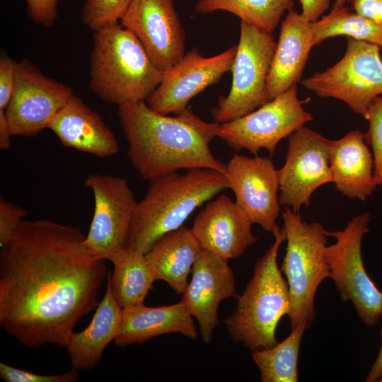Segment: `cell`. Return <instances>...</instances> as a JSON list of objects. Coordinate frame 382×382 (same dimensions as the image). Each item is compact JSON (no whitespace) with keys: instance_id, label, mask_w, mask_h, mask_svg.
I'll return each mask as SVG.
<instances>
[{"instance_id":"obj_8","label":"cell","mask_w":382,"mask_h":382,"mask_svg":"<svg viewBox=\"0 0 382 382\" xmlns=\"http://www.w3.org/2000/svg\"><path fill=\"white\" fill-rule=\"evenodd\" d=\"M368 212L349 221L343 230L328 231L336 242L326 246L324 255L337 290L344 301H351L362 320L369 327L382 317V292L368 275L361 255L362 238L369 231Z\"/></svg>"},{"instance_id":"obj_2","label":"cell","mask_w":382,"mask_h":382,"mask_svg":"<svg viewBox=\"0 0 382 382\" xmlns=\"http://www.w3.org/2000/svg\"><path fill=\"white\" fill-rule=\"evenodd\" d=\"M118 117L128 144L127 158L144 179L197 168L225 174L226 163L216 158L209 144L220 124L201 119L190 108L169 116L151 109L146 101L118 106Z\"/></svg>"},{"instance_id":"obj_21","label":"cell","mask_w":382,"mask_h":382,"mask_svg":"<svg viewBox=\"0 0 382 382\" xmlns=\"http://www.w3.org/2000/svg\"><path fill=\"white\" fill-rule=\"evenodd\" d=\"M328 161L332 183L349 198L365 200L378 186L374 156L359 130L337 140H328Z\"/></svg>"},{"instance_id":"obj_11","label":"cell","mask_w":382,"mask_h":382,"mask_svg":"<svg viewBox=\"0 0 382 382\" xmlns=\"http://www.w3.org/2000/svg\"><path fill=\"white\" fill-rule=\"evenodd\" d=\"M85 185L93 192L94 212L83 244L95 257L108 260L127 246L137 201L123 178L89 174Z\"/></svg>"},{"instance_id":"obj_26","label":"cell","mask_w":382,"mask_h":382,"mask_svg":"<svg viewBox=\"0 0 382 382\" xmlns=\"http://www.w3.org/2000/svg\"><path fill=\"white\" fill-rule=\"evenodd\" d=\"M293 0H198L195 11L202 14L228 12L241 21L272 33L284 14L293 10Z\"/></svg>"},{"instance_id":"obj_17","label":"cell","mask_w":382,"mask_h":382,"mask_svg":"<svg viewBox=\"0 0 382 382\" xmlns=\"http://www.w3.org/2000/svg\"><path fill=\"white\" fill-rule=\"evenodd\" d=\"M227 259L202 249L192 269V279L180 302L199 323L202 340L208 343L218 324L221 301L234 295L235 277Z\"/></svg>"},{"instance_id":"obj_5","label":"cell","mask_w":382,"mask_h":382,"mask_svg":"<svg viewBox=\"0 0 382 382\" xmlns=\"http://www.w3.org/2000/svg\"><path fill=\"white\" fill-rule=\"evenodd\" d=\"M274 237V243L255 263L245 289L237 296L235 311L224 320L231 338L252 351L277 343L278 323L291 308L288 284L277 261L279 247L286 240L284 229Z\"/></svg>"},{"instance_id":"obj_3","label":"cell","mask_w":382,"mask_h":382,"mask_svg":"<svg viewBox=\"0 0 382 382\" xmlns=\"http://www.w3.org/2000/svg\"><path fill=\"white\" fill-rule=\"evenodd\" d=\"M227 188L224 173L206 168L149 181L145 195L137 202L127 247L146 253L158 238L183 226L197 207Z\"/></svg>"},{"instance_id":"obj_14","label":"cell","mask_w":382,"mask_h":382,"mask_svg":"<svg viewBox=\"0 0 382 382\" xmlns=\"http://www.w3.org/2000/svg\"><path fill=\"white\" fill-rule=\"evenodd\" d=\"M225 175L236 204L250 221L273 236L280 232L277 224L281 212L279 181L272 161L257 154L253 157L235 154L226 163Z\"/></svg>"},{"instance_id":"obj_36","label":"cell","mask_w":382,"mask_h":382,"mask_svg":"<svg viewBox=\"0 0 382 382\" xmlns=\"http://www.w3.org/2000/svg\"><path fill=\"white\" fill-rule=\"evenodd\" d=\"M301 13L311 22L318 21L329 8L330 0H299Z\"/></svg>"},{"instance_id":"obj_20","label":"cell","mask_w":382,"mask_h":382,"mask_svg":"<svg viewBox=\"0 0 382 382\" xmlns=\"http://www.w3.org/2000/svg\"><path fill=\"white\" fill-rule=\"evenodd\" d=\"M47 128L66 147L98 157L117 153V140L101 117L74 96L49 123Z\"/></svg>"},{"instance_id":"obj_29","label":"cell","mask_w":382,"mask_h":382,"mask_svg":"<svg viewBox=\"0 0 382 382\" xmlns=\"http://www.w3.org/2000/svg\"><path fill=\"white\" fill-rule=\"evenodd\" d=\"M132 0H85L83 23L93 32L119 23Z\"/></svg>"},{"instance_id":"obj_24","label":"cell","mask_w":382,"mask_h":382,"mask_svg":"<svg viewBox=\"0 0 382 382\" xmlns=\"http://www.w3.org/2000/svg\"><path fill=\"white\" fill-rule=\"evenodd\" d=\"M201 250L191 228L183 226L158 238L144 255L156 280L182 294Z\"/></svg>"},{"instance_id":"obj_9","label":"cell","mask_w":382,"mask_h":382,"mask_svg":"<svg viewBox=\"0 0 382 382\" xmlns=\"http://www.w3.org/2000/svg\"><path fill=\"white\" fill-rule=\"evenodd\" d=\"M347 42L340 61L301 83L321 98L342 100L365 118L371 103L382 94L381 47L351 37Z\"/></svg>"},{"instance_id":"obj_39","label":"cell","mask_w":382,"mask_h":382,"mask_svg":"<svg viewBox=\"0 0 382 382\" xmlns=\"http://www.w3.org/2000/svg\"><path fill=\"white\" fill-rule=\"evenodd\" d=\"M348 1H350V0H335L331 10L339 9L345 6V4Z\"/></svg>"},{"instance_id":"obj_27","label":"cell","mask_w":382,"mask_h":382,"mask_svg":"<svg viewBox=\"0 0 382 382\" xmlns=\"http://www.w3.org/2000/svg\"><path fill=\"white\" fill-rule=\"evenodd\" d=\"M310 325L303 323L291 329L290 335L275 345L253 351L263 382H297L298 361L303 332Z\"/></svg>"},{"instance_id":"obj_10","label":"cell","mask_w":382,"mask_h":382,"mask_svg":"<svg viewBox=\"0 0 382 382\" xmlns=\"http://www.w3.org/2000/svg\"><path fill=\"white\" fill-rule=\"evenodd\" d=\"M313 119L302 107L295 84L250 113L220 124L218 137L237 151L247 149L256 155L265 149L272 156L282 139Z\"/></svg>"},{"instance_id":"obj_18","label":"cell","mask_w":382,"mask_h":382,"mask_svg":"<svg viewBox=\"0 0 382 382\" xmlns=\"http://www.w3.org/2000/svg\"><path fill=\"white\" fill-rule=\"evenodd\" d=\"M252 224L235 202L221 195L197 214L191 230L202 249L229 260L242 255L257 241Z\"/></svg>"},{"instance_id":"obj_30","label":"cell","mask_w":382,"mask_h":382,"mask_svg":"<svg viewBox=\"0 0 382 382\" xmlns=\"http://www.w3.org/2000/svg\"><path fill=\"white\" fill-rule=\"evenodd\" d=\"M365 119L369 121V127L364 134V139L373 150L376 182L377 185L382 187V96L373 100Z\"/></svg>"},{"instance_id":"obj_23","label":"cell","mask_w":382,"mask_h":382,"mask_svg":"<svg viewBox=\"0 0 382 382\" xmlns=\"http://www.w3.org/2000/svg\"><path fill=\"white\" fill-rule=\"evenodd\" d=\"M121 313L122 308L112 295L108 275L105 294L88 326L74 332L66 347L72 369L87 371L98 364L105 347L117 335Z\"/></svg>"},{"instance_id":"obj_6","label":"cell","mask_w":382,"mask_h":382,"mask_svg":"<svg viewBox=\"0 0 382 382\" xmlns=\"http://www.w3.org/2000/svg\"><path fill=\"white\" fill-rule=\"evenodd\" d=\"M283 228L286 233V253L280 270L287 279L291 308V328L305 323L311 325L316 312V291L330 270L324 251L327 243L325 229L318 222L307 223L299 213L284 207Z\"/></svg>"},{"instance_id":"obj_7","label":"cell","mask_w":382,"mask_h":382,"mask_svg":"<svg viewBox=\"0 0 382 382\" xmlns=\"http://www.w3.org/2000/svg\"><path fill=\"white\" fill-rule=\"evenodd\" d=\"M277 44L272 33L241 21L231 89L212 110L216 122L241 117L269 101L267 79Z\"/></svg>"},{"instance_id":"obj_28","label":"cell","mask_w":382,"mask_h":382,"mask_svg":"<svg viewBox=\"0 0 382 382\" xmlns=\"http://www.w3.org/2000/svg\"><path fill=\"white\" fill-rule=\"evenodd\" d=\"M314 46L326 39L345 35L382 47V24L352 12L343 6L331 10L320 19L311 22Z\"/></svg>"},{"instance_id":"obj_32","label":"cell","mask_w":382,"mask_h":382,"mask_svg":"<svg viewBox=\"0 0 382 382\" xmlns=\"http://www.w3.org/2000/svg\"><path fill=\"white\" fill-rule=\"evenodd\" d=\"M27 212L2 197L0 198V246L6 245L13 236Z\"/></svg>"},{"instance_id":"obj_34","label":"cell","mask_w":382,"mask_h":382,"mask_svg":"<svg viewBox=\"0 0 382 382\" xmlns=\"http://www.w3.org/2000/svg\"><path fill=\"white\" fill-rule=\"evenodd\" d=\"M30 18L37 25L45 28L54 25L57 18L59 0H25Z\"/></svg>"},{"instance_id":"obj_12","label":"cell","mask_w":382,"mask_h":382,"mask_svg":"<svg viewBox=\"0 0 382 382\" xmlns=\"http://www.w3.org/2000/svg\"><path fill=\"white\" fill-rule=\"evenodd\" d=\"M74 96L70 86L46 76L30 60L21 59L6 109L12 135L32 137L47 128Z\"/></svg>"},{"instance_id":"obj_15","label":"cell","mask_w":382,"mask_h":382,"mask_svg":"<svg viewBox=\"0 0 382 382\" xmlns=\"http://www.w3.org/2000/svg\"><path fill=\"white\" fill-rule=\"evenodd\" d=\"M236 50V45L233 46L209 57L202 56L196 48L187 52L173 67L163 71L159 85L146 100L147 105L163 115L184 110L195 96L231 71Z\"/></svg>"},{"instance_id":"obj_31","label":"cell","mask_w":382,"mask_h":382,"mask_svg":"<svg viewBox=\"0 0 382 382\" xmlns=\"http://www.w3.org/2000/svg\"><path fill=\"white\" fill-rule=\"evenodd\" d=\"M78 371L71 370L59 374L45 375L30 372L0 362V377L6 382H74Z\"/></svg>"},{"instance_id":"obj_38","label":"cell","mask_w":382,"mask_h":382,"mask_svg":"<svg viewBox=\"0 0 382 382\" xmlns=\"http://www.w3.org/2000/svg\"><path fill=\"white\" fill-rule=\"evenodd\" d=\"M381 345L378 356L373 364L366 379V382H376L382 378V330H381Z\"/></svg>"},{"instance_id":"obj_22","label":"cell","mask_w":382,"mask_h":382,"mask_svg":"<svg viewBox=\"0 0 382 382\" xmlns=\"http://www.w3.org/2000/svg\"><path fill=\"white\" fill-rule=\"evenodd\" d=\"M178 332L193 340L197 339V330L192 316L183 304L160 307L143 304L122 308L121 320L115 344L120 347L142 344L152 337Z\"/></svg>"},{"instance_id":"obj_40","label":"cell","mask_w":382,"mask_h":382,"mask_svg":"<svg viewBox=\"0 0 382 382\" xmlns=\"http://www.w3.org/2000/svg\"><path fill=\"white\" fill-rule=\"evenodd\" d=\"M379 382H382V378L379 380Z\"/></svg>"},{"instance_id":"obj_16","label":"cell","mask_w":382,"mask_h":382,"mask_svg":"<svg viewBox=\"0 0 382 382\" xmlns=\"http://www.w3.org/2000/svg\"><path fill=\"white\" fill-rule=\"evenodd\" d=\"M120 24L137 37L152 62L163 71L185 54V32L174 0H132Z\"/></svg>"},{"instance_id":"obj_25","label":"cell","mask_w":382,"mask_h":382,"mask_svg":"<svg viewBox=\"0 0 382 382\" xmlns=\"http://www.w3.org/2000/svg\"><path fill=\"white\" fill-rule=\"evenodd\" d=\"M108 260L114 267L112 274H108V279L119 306L124 308L143 304L156 281L144 254L127 247Z\"/></svg>"},{"instance_id":"obj_33","label":"cell","mask_w":382,"mask_h":382,"mask_svg":"<svg viewBox=\"0 0 382 382\" xmlns=\"http://www.w3.org/2000/svg\"><path fill=\"white\" fill-rule=\"evenodd\" d=\"M17 62L6 54L0 58V110H6L11 99Z\"/></svg>"},{"instance_id":"obj_13","label":"cell","mask_w":382,"mask_h":382,"mask_svg":"<svg viewBox=\"0 0 382 382\" xmlns=\"http://www.w3.org/2000/svg\"><path fill=\"white\" fill-rule=\"evenodd\" d=\"M328 140L304 126L288 137L286 161L278 170L280 205L299 212L319 187L332 183Z\"/></svg>"},{"instance_id":"obj_4","label":"cell","mask_w":382,"mask_h":382,"mask_svg":"<svg viewBox=\"0 0 382 382\" xmlns=\"http://www.w3.org/2000/svg\"><path fill=\"white\" fill-rule=\"evenodd\" d=\"M90 65L91 91L117 106L146 101L163 74L137 37L120 23L94 31Z\"/></svg>"},{"instance_id":"obj_37","label":"cell","mask_w":382,"mask_h":382,"mask_svg":"<svg viewBox=\"0 0 382 382\" xmlns=\"http://www.w3.org/2000/svg\"><path fill=\"white\" fill-rule=\"evenodd\" d=\"M12 133L7 120L6 110H0V149H8Z\"/></svg>"},{"instance_id":"obj_35","label":"cell","mask_w":382,"mask_h":382,"mask_svg":"<svg viewBox=\"0 0 382 382\" xmlns=\"http://www.w3.org/2000/svg\"><path fill=\"white\" fill-rule=\"evenodd\" d=\"M356 13L382 24V0H350Z\"/></svg>"},{"instance_id":"obj_19","label":"cell","mask_w":382,"mask_h":382,"mask_svg":"<svg viewBox=\"0 0 382 382\" xmlns=\"http://www.w3.org/2000/svg\"><path fill=\"white\" fill-rule=\"evenodd\" d=\"M314 46L311 22L301 13H287L267 79L268 100L288 91L300 81Z\"/></svg>"},{"instance_id":"obj_1","label":"cell","mask_w":382,"mask_h":382,"mask_svg":"<svg viewBox=\"0 0 382 382\" xmlns=\"http://www.w3.org/2000/svg\"><path fill=\"white\" fill-rule=\"evenodd\" d=\"M80 227L25 220L0 252V325L21 345L66 347L96 309L108 272L84 245Z\"/></svg>"}]
</instances>
